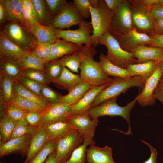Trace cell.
<instances>
[{"mask_svg":"<svg viewBox=\"0 0 163 163\" xmlns=\"http://www.w3.org/2000/svg\"><path fill=\"white\" fill-rule=\"evenodd\" d=\"M150 14L155 19H163V6H159L150 8Z\"/></svg>","mask_w":163,"mask_h":163,"instance_id":"obj_53","label":"cell"},{"mask_svg":"<svg viewBox=\"0 0 163 163\" xmlns=\"http://www.w3.org/2000/svg\"><path fill=\"white\" fill-rule=\"evenodd\" d=\"M91 54L85 56L80 67V75L83 81L92 86H101L112 82L113 78L103 70L99 62L94 60Z\"/></svg>","mask_w":163,"mask_h":163,"instance_id":"obj_5","label":"cell"},{"mask_svg":"<svg viewBox=\"0 0 163 163\" xmlns=\"http://www.w3.org/2000/svg\"><path fill=\"white\" fill-rule=\"evenodd\" d=\"M55 150L48 156L44 163H57Z\"/></svg>","mask_w":163,"mask_h":163,"instance_id":"obj_58","label":"cell"},{"mask_svg":"<svg viewBox=\"0 0 163 163\" xmlns=\"http://www.w3.org/2000/svg\"><path fill=\"white\" fill-rule=\"evenodd\" d=\"M108 8L114 14L124 0H104Z\"/></svg>","mask_w":163,"mask_h":163,"instance_id":"obj_51","label":"cell"},{"mask_svg":"<svg viewBox=\"0 0 163 163\" xmlns=\"http://www.w3.org/2000/svg\"><path fill=\"white\" fill-rule=\"evenodd\" d=\"M158 67V62L151 61L146 62L130 64L126 70L130 77L140 76L145 80L149 78Z\"/></svg>","mask_w":163,"mask_h":163,"instance_id":"obj_27","label":"cell"},{"mask_svg":"<svg viewBox=\"0 0 163 163\" xmlns=\"http://www.w3.org/2000/svg\"><path fill=\"white\" fill-rule=\"evenodd\" d=\"M145 80L139 75L127 78L114 77L110 84L97 95L91 106L96 107L109 99L117 97L122 93L126 92L130 88L136 87L144 88Z\"/></svg>","mask_w":163,"mask_h":163,"instance_id":"obj_2","label":"cell"},{"mask_svg":"<svg viewBox=\"0 0 163 163\" xmlns=\"http://www.w3.org/2000/svg\"><path fill=\"white\" fill-rule=\"evenodd\" d=\"M158 66L162 74V76H163V57L158 62Z\"/></svg>","mask_w":163,"mask_h":163,"instance_id":"obj_60","label":"cell"},{"mask_svg":"<svg viewBox=\"0 0 163 163\" xmlns=\"http://www.w3.org/2000/svg\"><path fill=\"white\" fill-rule=\"evenodd\" d=\"M24 70L35 69L45 72V62L36 56L32 52H27L16 57Z\"/></svg>","mask_w":163,"mask_h":163,"instance_id":"obj_32","label":"cell"},{"mask_svg":"<svg viewBox=\"0 0 163 163\" xmlns=\"http://www.w3.org/2000/svg\"><path fill=\"white\" fill-rule=\"evenodd\" d=\"M152 34H163V19H154Z\"/></svg>","mask_w":163,"mask_h":163,"instance_id":"obj_56","label":"cell"},{"mask_svg":"<svg viewBox=\"0 0 163 163\" xmlns=\"http://www.w3.org/2000/svg\"><path fill=\"white\" fill-rule=\"evenodd\" d=\"M34 35L37 40L42 43H53L59 38L57 35L58 29L51 25L45 26L37 21L23 25Z\"/></svg>","mask_w":163,"mask_h":163,"instance_id":"obj_19","label":"cell"},{"mask_svg":"<svg viewBox=\"0 0 163 163\" xmlns=\"http://www.w3.org/2000/svg\"><path fill=\"white\" fill-rule=\"evenodd\" d=\"M71 106L61 102L49 104L43 114L41 126L66 119L69 116Z\"/></svg>","mask_w":163,"mask_h":163,"instance_id":"obj_18","label":"cell"},{"mask_svg":"<svg viewBox=\"0 0 163 163\" xmlns=\"http://www.w3.org/2000/svg\"><path fill=\"white\" fill-rule=\"evenodd\" d=\"M45 74L48 83H54L60 75L63 67L54 61H46L44 64Z\"/></svg>","mask_w":163,"mask_h":163,"instance_id":"obj_37","label":"cell"},{"mask_svg":"<svg viewBox=\"0 0 163 163\" xmlns=\"http://www.w3.org/2000/svg\"><path fill=\"white\" fill-rule=\"evenodd\" d=\"M42 99L49 104L60 102L62 95L47 85H43L41 90Z\"/></svg>","mask_w":163,"mask_h":163,"instance_id":"obj_41","label":"cell"},{"mask_svg":"<svg viewBox=\"0 0 163 163\" xmlns=\"http://www.w3.org/2000/svg\"><path fill=\"white\" fill-rule=\"evenodd\" d=\"M24 70L16 57H0V74L7 75L17 80L22 76Z\"/></svg>","mask_w":163,"mask_h":163,"instance_id":"obj_25","label":"cell"},{"mask_svg":"<svg viewBox=\"0 0 163 163\" xmlns=\"http://www.w3.org/2000/svg\"><path fill=\"white\" fill-rule=\"evenodd\" d=\"M129 1L134 27L139 31L149 33L151 34L152 32L154 19L150 14L151 7L141 3L139 0Z\"/></svg>","mask_w":163,"mask_h":163,"instance_id":"obj_8","label":"cell"},{"mask_svg":"<svg viewBox=\"0 0 163 163\" xmlns=\"http://www.w3.org/2000/svg\"><path fill=\"white\" fill-rule=\"evenodd\" d=\"M43 114L34 111H27L25 119L30 126L39 128L41 126L43 120Z\"/></svg>","mask_w":163,"mask_h":163,"instance_id":"obj_48","label":"cell"},{"mask_svg":"<svg viewBox=\"0 0 163 163\" xmlns=\"http://www.w3.org/2000/svg\"><path fill=\"white\" fill-rule=\"evenodd\" d=\"M96 53L94 47L83 46L73 53L53 61L62 66L67 68L71 71L78 73L81 64L85 56L91 54H96Z\"/></svg>","mask_w":163,"mask_h":163,"instance_id":"obj_15","label":"cell"},{"mask_svg":"<svg viewBox=\"0 0 163 163\" xmlns=\"http://www.w3.org/2000/svg\"><path fill=\"white\" fill-rule=\"evenodd\" d=\"M110 83L101 86H92L77 103L71 106L69 116L87 113L91 108L92 104L98 94Z\"/></svg>","mask_w":163,"mask_h":163,"instance_id":"obj_17","label":"cell"},{"mask_svg":"<svg viewBox=\"0 0 163 163\" xmlns=\"http://www.w3.org/2000/svg\"><path fill=\"white\" fill-rule=\"evenodd\" d=\"M67 119L83 136L84 141L89 145H94L93 140L98 118L93 119L87 113L80 115L69 116Z\"/></svg>","mask_w":163,"mask_h":163,"instance_id":"obj_10","label":"cell"},{"mask_svg":"<svg viewBox=\"0 0 163 163\" xmlns=\"http://www.w3.org/2000/svg\"><path fill=\"white\" fill-rule=\"evenodd\" d=\"M73 3L78 12L83 18H88L91 17L90 0H74Z\"/></svg>","mask_w":163,"mask_h":163,"instance_id":"obj_47","label":"cell"},{"mask_svg":"<svg viewBox=\"0 0 163 163\" xmlns=\"http://www.w3.org/2000/svg\"><path fill=\"white\" fill-rule=\"evenodd\" d=\"M20 0H2L5 11L6 18L9 21L13 16L16 8Z\"/></svg>","mask_w":163,"mask_h":163,"instance_id":"obj_49","label":"cell"},{"mask_svg":"<svg viewBox=\"0 0 163 163\" xmlns=\"http://www.w3.org/2000/svg\"><path fill=\"white\" fill-rule=\"evenodd\" d=\"M98 62L104 72L108 76L121 78L130 77L126 69L119 67L110 62L103 53L100 54Z\"/></svg>","mask_w":163,"mask_h":163,"instance_id":"obj_30","label":"cell"},{"mask_svg":"<svg viewBox=\"0 0 163 163\" xmlns=\"http://www.w3.org/2000/svg\"><path fill=\"white\" fill-rule=\"evenodd\" d=\"M86 163H116L114 161L112 149L107 146L100 147L90 145L86 149Z\"/></svg>","mask_w":163,"mask_h":163,"instance_id":"obj_21","label":"cell"},{"mask_svg":"<svg viewBox=\"0 0 163 163\" xmlns=\"http://www.w3.org/2000/svg\"><path fill=\"white\" fill-rule=\"evenodd\" d=\"M15 127L12 133L11 138L27 135H32L40 128L32 126L29 125L25 119L14 122Z\"/></svg>","mask_w":163,"mask_h":163,"instance_id":"obj_38","label":"cell"},{"mask_svg":"<svg viewBox=\"0 0 163 163\" xmlns=\"http://www.w3.org/2000/svg\"><path fill=\"white\" fill-rule=\"evenodd\" d=\"M32 135L11 138L8 141L0 144V158L11 154H18L22 157H26Z\"/></svg>","mask_w":163,"mask_h":163,"instance_id":"obj_14","label":"cell"},{"mask_svg":"<svg viewBox=\"0 0 163 163\" xmlns=\"http://www.w3.org/2000/svg\"><path fill=\"white\" fill-rule=\"evenodd\" d=\"M36 11L38 22L43 25L49 26L52 24L54 16L49 12L45 0H31Z\"/></svg>","mask_w":163,"mask_h":163,"instance_id":"obj_34","label":"cell"},{"mask_svg":"<svg viewBox=\"0 0 163 163\" xmlns=\"http://www.w3.org/2000/svg\"><path fill=\"white\" fill-rule=\"evenodd\" d=\"M8 103L16 105L26 111H34L43 114L45 109L30 100L14 94L11 100Z\"/></svg>","mask_w":163,"mask_h":163,"instance_id":"obj_36","label":"cell"},{"mask_svg":"<svg viewBox=\"0 0 163 163\" xmlns=\"http://www.w3.org/2000/svg\"><path fill=\"white\" fill-rule=\"evenodd\" d=\"M133 25L129 0H124L114 14L109 32L113 35L124 33L132 29Z\"/></svg>","mask_w":163,"mask_h":163,"instance_id":"obj_11","label":"cell"},{"mask_svg":"<svg viewBox=\"0 0 163 163\" xmlns=\"http://www.w3.org/2000/svg\"><path fill=\"white\" fill-rule=\"evenodd\" d=\"M92 86L83 81L68 92L67 94L62 95L60 102L73 105L77 103Z\"/></svg>","mask_w":163,"mask_h":163,"instance_id":"obj_28","label":"cell"},{"mask_svg":"<svg viewBox=\"0 0 163 163\" xmlns=\"http://www.w3.org/2000/svg\"><path fill=\"white\" fill-rule=\"evenodd\" d=\"M154 95L156 99L158 100L163 104V96L156 93H154Z\"/></svg>","mask_w":163,"mask_h":163,"instance_id":"obj_61","label":"cell"},{"mask_svg":"<svg viewBox=\"0 0 163 163\" xmlns=\"http://www.w3.org/2000/svg\"><path fill=\"white\" fill-rule=\"evenodd\" d=\"M161 79L163 81V76H162Z\"/></svg>","mask_w":163,"mask_h":163,"instance_id":"obj_62","label":"cell"},{"mask_svg":"<svg viewBox=\"0 0 163 163\" xmlns=\"http://www.w3.org/2000/svg\"><path fill=\"white\" fill-rule=\"evenodd\" d=\"M139 63L151 61L158 62L163 57V49L153 46L140 45L131 52Z\"/></svg>","mask_w":163,"mask_h":163,"instance_id":"obj_22","label":"cell"},{"mask_svg":"<svg viewBox=\"0 0 163 163\" xmlns=\"http://www.w3.org/2000/svg\"><path fill=\"white\" fill-rule=\"evenodd\" d=\"M22 76L41 84L47 85L45 72L35 69H27L24 70Z\"/></svg>","mask_w":163,"mask_h":163,"instance_id":"obj_44","label":"cell"},{"mask_svg":"<svg viewBox=\"0 0 163 163\" xmlns=\"http://www.w3.org/2000/svg\"><path fill=\"white\" fill-rule=\"evenodd\" d=\"M51 43L37 41L32 52L38 57L45 62L51 49Z\"/></svg>","mask_w":163,"mask_h":163,"instance_id":"obj_46","label":"cell"},{"mask_svg":"<svg viewBox=\"0 0 163 163\" xmlns=\"http://www.w3.org/2000/svg\"><path fill=\"white\" fill-rule=\"evenodd\" d=\"M90 9L93 29L91 37L93 46H95L98 38L110 31L114 14L108 8L104 0H99L97 4L90 5Z\"/></svg>","mask_w":163,"mask_h":163,"instance_id":"obj_3","label":"cell"},{"mask_svg":"<svg viewBox=\"0 0 163 163\" xmlns=\"http://www.w3.org/2000/svg\"><path fill=\"white\" fill-rule=\"evenodd\" d=\"M0 23L2 24L6 18V12L2 0L0 1Z\"/></svg>","mask_w":163,"mask_h":163,"instance_id":"obj_57","label":"cell"},{"mask_svg":"<svg viewBox=\"0 0 163 163\" xmlns=\"http://www.w3.org/2000/svg\"><path fill=\"white\" fill-rule=\"evenodd\" d=\"M23 6L32 17L38 22V17L31 0H23Z\"/></svg>","mask_w":163,"mask_h":163,"instance_id":"obj_52","label":"cell"},{"mask_svg":"<svg viewBox=\"0 0 163 163\" xmlns=\"http://www.w3.org/2000/svg\"><path fill=\"white\" fill-rule=\"evenodd\" d=\"M23 5V0H20L10 21V22L17 23L22 24H23L24 19L22 11Z\"/></svg>","mask_w":163,"mask_h":163,"instance_id":"obj_50","label":"cell"},{"mask_svg":"<svg viewBox=\"0 0 163 163\" xmlns=\"http://www.w3.org/2000/svg\"><path fill=\"white\" fill-rule=\"evenodd\" d=\"M47 8L53 16L58 15L66 7L68 3L65 0H45Z\"/></svg>","mask_w":163,"mask_h":163,"instance_id":"obj_45","label":"cell"},{"mask_svg":"<svg viewBox=\"0 0 163 163\" xmlns=\"http://www.w3.org/2000/svg\"><path fill=\"white\" fill-rule=\"evenodd\" d=\"M98 45L106 46L107 50L106 58L119 67L126 69L129 65L139 63L132 53L124 50L109 31L106 32L98 38L96 45Z\"/></svg>","mask_w":163,"mask_h":163,"instance_id":"obj_1","label":"cell"},{"mask_svg":"<svg viewBox=\"0 0 163 163\" xmlns=\"http://www.w3.org/2000/svg\"><path fill=\"white\" fill-rule=\"evenodd\" d=\"M49 140L48 135L46 129L43 127H40L32 135L27 155L23 163H28Z\"/></svg>","mask_w":163,"mask_h":163,"instance_id":"obj_23","label":"cell"},{"mask_svg":"<svg viewBox=\"0 0 163 163\" xmlns=\"http://www.w3.org/2000/svg\"><path fill=\"white\" fill-rule=\"evenodd\" d=\"M46 130L49 140L55 143L60 138L75 130L74 126L66 119L43 126Z\"/></svg>","mask_w":163,"mask_h":163,"instance_id":"obj_24","label":"cell"},{"mask_svg":"<svg viewBox=\"0 0 163 163\" xmlns=\"http://www.w3.org/2000/svg\"><path fill=\"white\" fill-rule=\"evenodd\" d=\"M113 36L124 50L131 53L139 46L150 45L152 39L151 36L134 27L124 33Z\"/></svg>","mask_w":163,"mask_h":163,"instance_id":"obj_12","label":"cell"},{"mask_svg":"<svg viewBox=\"0 0 163 163\" xmlns=\"http://www.w3.org/2000/svg\"><path fill=\"white\" fill-rule=\"evenodd\" d=\"M141 141L148 146L151 153L150 157L143 163H157V153L156 149L149 143L143 140H141Z\"/></svg>","mask_w":163,"mask_h":163,"instance_id":"obj_55","label":"cell"},{"mask_svg":"<svg viewBox=\"0 0 163 163\" xmlns=\"http://www.w3.org/2000/svg\"><path fill=\"white\" fill-rule=\"evenodd\" d=\"M1 32L13 43L27 52H32L38 41L24 26L17 23L10 22Z\"/></svg>","mask_w":163,"mask_h":163,"instance_id":"obj_6","label":"cell"},{"mask_svg":"<svg viewBox=\"0 0 163 163\" xmlns=\"http://www.w3.org/2000/svg\"><path fill=\"white\" fill-rule=\"evenodd\" d=\"M75 30H63L58 29L57 35L59 38L74 43L80 47L83 45L87 47L93 46V42L91 34L93 31L91 23L84 21Z\"/></svg>","mask_w":163,"mask_h":163,"instance_id":"obj_9","label":"cell"},{"mask_svg":"<svg viewBox=\"0 0 163 163\" xmlns=\"http://www.w3.org/2000/svg\"><path fill=\"white\" fill-rule=\"evenodd\" d=\"M83 81L80 75L75 74L63 67L60 75L53 83L59 88L66 89L69 92Z\"/></svg>","mask_w":163,"mask_h":163,"instance_id":"obj_26","label":"cell"},{"mask_svg":"<svg viewBox=\"0 0 163 163\" xmlns=\"http://www.w3.org/2000/svg\"><path fill=\"white\" fill-rule=\"evenodd\" d=\"M117 97H114L106 100L98 106L91 108L87 113L93 119L107 116L121 117L128 124L129 128L126 134H132L130 113L137 101L136 99L135 98L126 106H121L117 104Z\"/></svg>","mask_w":163,"mask_h":163,"instance_id":"obj_4","label":"cell"},{"mask_svg":"<svg viewBox=\"0 0 163 163\" xmlns=\"http://www.w3.org/2000/svg\"><path fill=\"white\" fill-rule=\"evenodd\" d=\"M14 80L11 77L0 74V104L9 103L14 95Z\"/></svg>","mask_w":163,"mask_h":163,"instance_id":"obj_33","label":"cell"},{"mask_svg":"<svg viewBox=\"0 0 163 163\" xmlns=\"http://www.w3.org/2000/svg\"><path fill=\"white\" fill-rule=\"evenodd\" d=\"M84 140L83 136L77 130L59 139L56 143L57 163L65 162L74 150L83 144Z\"/></svg>","mask_w":163,"mask_h":163,"instance_id":"obj_7","label":"cell"},{"mask_svg":"<svg viewBox=\"0 0 163 163\" xmlns=\"http://www.w3.org/2000/svg\"><path fill=\"white\" fill-rule=\"evenodd\" d=\"M27 52L10 40L1 32L0 34V57H18Z\"/></svg>","mask_w":163,"mask_h":163,"instance_id":"obj_29","label":"cell"},{"mask_svg":"<svg viewBox=\"0 0 163 163\" xmlns=\"http://www.w3.org/2000/svg\"><path fill=\"white\" fill-rule=\"evenodd\" d=\"M14 94L33 101L45 109L49 104L39 96L24 88L16 80H14Z\"/></svg>","mask_w":163,"mask_h":163,"instance_id":"obj_35","label":"cell"},{"mask_svg":"<svg viewBox=\"0 0 163 163\" xmlns=\"http://www.w3.org/2000/svg\"><path fill=\"white\" fill-rule=\"evenodd\" d=\"M150 36L152 39L149 45L163 49V34H152Z\"/></svg>","mask_w":163,"mask_h":163,"instance_id":"obj_54","label":"cell"},{"mask_svg":"<svg viewBox=\"0 0 163 163\" xmlns=\"http://www.w3.org/2000/svg\"><path fill=\"white\" fill-rule=\"evenodd\" d=\"M80 48L74 43L59 38L51 44L50 52L45 62L56 60L72 54L78 50Z\"/></svg>","mask_w":163,"mask_h":163,"instance_id":"obj_20","label":"cell"},{"mask_svg":"<svg viewBox=\"0 0 163 163\" xmlns=\"http://www.w3.org/2000/svg\"><path fill=\"white\" fill-rule=\"evenodd\" d=\"M15 126L14 121L5 113L2 107L1 106L0 144L8 141L11 139Z\"/></svg>","mask_w":163,"mask_h":163,"instance_id":"obj_31","label":"cell"},{"mask_svg":"<svg viewBox=\"0 0 163 163\" xmlns=\"http://www.w3.org/2000/svg\"><path fill=\"white\" fill-rule=\"evenodd\" d=\"M16 80L24 88L42 99L41 96V90L43 85L23 76Z\"/></svg>","mask_w":163,"mask_h":163,"instance_id":"obj_43","label":"cell"},{"mask_svg":"<svg viewBox=\"0 0 163 163\" xmlns=\"http://www.w3.org/2000/svg\"><path fill=\"white\" fill-rule=\"evenodd\" d=\"M88 144L84 141L73 152L69 158L64 163H86V149Z\"/></svg>","mask_w":163,"mask_h":163,"instance_id":"obj_42","label":"cell"},{"mask_svg":"<svg viewBox=\"0 0 163 163\" xmlns=\"http://www.w3.org/2000/svg\"><path fill=\"white\" fill-rule=\"evenodd\" d=\"M162 76L158 66L153 74L146 80L142 91L135 97L141 106H152L155 104L156 99L154 95V91Z\"/></svg>","mask_w":163,"mask_h":163,"instance_id":"obj_16","label":"cell"},{"mask_svg":"<svg viewBox=\"0 0 163 163\" xmlns=\"http://www.w3.org/2000/svg\"><path fill=\"white\" fill-rule=\"evenodd\" d=\"M56 143L49 140L42 149L28 163H43L48 156L56 150Z\"/></svg>","mask_w":163,"mask_h":163,"instance_id":"obj_40","label":"cell"},{"mask_svg":"<svg viewBox=\"0 0 163 163\" xmlns=\"http://www.w3.org/2000/svg\"><path fill=\"white\" fill-rule=\"evenodd\" d=\"M154 93H158L163 96V81L161 78L154 91Z\"/></svg>","mask_w":163,"mask_h":163,"instance_id":"obj_59","label":"cell"},{"mask_svg":"<svg viewBox=\"0 0 163 163\" xmlns=\"http://www.w3.org/2000/svg\"><path fill=\"white\" fill-rule=\"evenodd\" d=\"M84 21L73 2L68 3L64 9L55 17L51 26L58 29H69L73 25L79 26Z\"/></svg>","mask_w":163,"mask_h":163,"instance_id":"obj_13","label":"cell"},{"mask_svg":"<svg viewBox=\"0 0 163 163\" xmlns=\"http://www.w3.org/2000/svg\"><path fill=\"white\" fill-rule=\"evenodd\" d=\"M5 113L14 122L25 119L26 111L19 107L10 103L0 104Z\"/></svg>","mask_w":163,"mask_h":163,"instance_id":"obj_39","label":"cell"}]
</instances>
